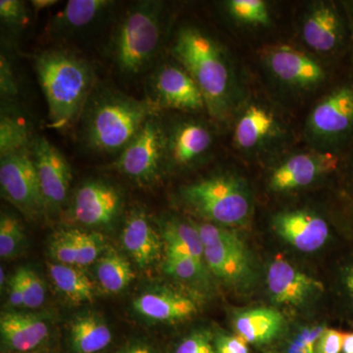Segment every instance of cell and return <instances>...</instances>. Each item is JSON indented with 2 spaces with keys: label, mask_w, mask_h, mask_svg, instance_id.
<instances>
[{
  "label": "cell",
  "mask_w": 353,
  "mask_h": 353,
  "mask_svg": "<svg viewBox=\"0 0 353 353\" xmlns=\"http://www.w3.org/2000/svg\"><path fill=\"white\" fill-rule=\"evenodd\" d=\"M303 34L304 41L312 50L322 53L336 50L345 36L341 14L331 4L316 6L304 22Z\"/></svg>",
  "instance_id": "21"
},
{
  "label": "cell",
  "mask_w": 353,
  "mask_h": 353,
  "mask_svg": "<svg viewBox=\"0 0 353 353\" xmlns=\"http://www.w3.org/2000/svg\"><path fill=\"white\" fill-rule=\"evenodd\" d=\"M227 7L229 12L241 22L267 25L270 21L268 8L262 0H232Z\"/></svg>",
  "instance_id": "33"
},
{
  "label": "cell",
  "mask_w": 353,
  "mask_h": 353,
  "mask_svg": "<svg viewBox=\"0 0 353 353\" xmlns=\"http://www.w3.org/2000/svg\"><path fill=\"white\" fill-rule=\"evenodd\" d=\"M172 54L201 88L206 108L215 117L229 108L231 75L219 44L196 28L185 27L176 34Z\"/></svg>",
  "instance_id": "3"
},
{
  "label": "cell",
  "mask_w": 353,
  "mask_h": 353,
  "mask_svg": "<svg viewBox=\"0 0 353 353\" xmlns=\"http://www.w3.org/2000/svg\"><path fill=\"white\" fill-rule=\"evenodd\" d=\"M285 318L277 309L257 307L239 313L234 319L238 336L248 343L265 345L275 340L284 328Z\"/></svg>",
  "instance_id": "23"
},
{
  "label": "cell",
  "mask_w": 353,
  "mask_h": 353,
  "mask_svg": "<svg viewBox=\"0 0 353 353\" xmlns=\"http://www.w3.org/2000/svg\"><path fill=\"white\" fill-rule=\"evenodd\" d=\"M125 353H152V350L145 345H134Z\"/></svg>",
  "instance_id": "46"
},
{
  "label": "cell",
  "mask_w": 353,
  "mask_h": 353,
  "mask_svg": "<svg viewBox=\"0 0 353 353\" xmlns=\"http://www.w3.org/2000/svg\"><path fill=\"white\" fill-rule=\"evenodd\" d=\"M311 134L326 141H341L353 134V83L330 92L308 119Z\"/></svg>",
  "instance_id": "11"
},
{
  "label": "cell",
  "mask_w": 353,
  "mask_h": 353,
  "mask_svg": "<svg viewBox=\"0 0 353 353\" xmlns=\"http://www.w3.org/2000/svg\"><path fill=\"white\" fill-rule=\"evenodd\" d=\"M264 58L274 76L292 87L312 88L324 80L322 67L305 53L290 46H270L265 50Z\"/></svg>",
  "instance_id": "16"
},
{
  "label": "cell",
  "mask_w": 353,
  "mask_h": 353,
  "mask_svg": "<svg viewBox=\"0 0 353 353\" xmlns=\"http://www.w3.org/2000/svg\"><path fill=\"white\" fill-rule=\"evenodd\" d=\"M340 158L334 153H303L290 157L274 170L269 185L275 192L301 189L319 176L336 170Z\"/></svg>",
  "instance_id": "14"
},
{
  "label": "cell",
  "mask_w": 353,
  "mask_h": 353,
  "mask_svg": "<svg viewBox=\"0 0 353 353\" xmlns=\"http://www.w3.org/2000/svg\"><path fill=\"white\" fill-rule=\"evenodd\" d=\"M112 333L101 318L83 315L71 325V343L77 353H95L108 347Z\"/></svg>",
  "instance_id": "25"
},
{
  "label": "cell",
  "mask_w": 353,
  "mask_h": 353,
  "mask_svg": "<svg viewBox=\"0 0 353 353\" xmlns=\"http://www.w3.org/2000/svg\"><path fill=\"white\" fill-rule=\"evenodd\" d=\"M19 276L23 292H24L25 307L39 308L46 301V288L38 274L28 267H21L16 271Z\"/></svg>",
  "instance_id": "34"
},
{
  "label": "cell",
  "mask_w": 353,
  "mask_h": 353,
  "mask_svg": "<svg viewBox=\"0 0 353 353\" xmlns=\"http://www.w3.org/2000/svg\"><path fill=\"white\" fill-rule=\"evenodd\" d=\"M212 134L208 127L196 121H183L166 129L167 167L185 168L208 154Z\"/></svg>",
  "instance_id": "17"
},
{
  "label": "cell",
  "mask_w": 353,
  "mask_h": 353,
  "mask_svg": "<svg viewBox=\"0 0 353 353\" xmlns=\"http://www.w3.org/2000/svg\"><path fill=\"white\" fill-rule=\"evenodd\" d=\"M34 66L48 102L50 127L60 131L72 126L94 90L92 65L72 51L52 48L36 54Z\"/></svg>",
  "instance_id": "1"
},
{
  "label": "cell",
  "mask_w": 353,
  "mask_h": 353,
  "mask_svg": "<svg viewBox=\"0 0 353 353\" xmlns=\"http://www.w3.org/2000/svg\"><path fill=\"white\" fill-rule=\"evenodd\" d=\"M51 257L59 264L76 266V250L67 230L57 232L50 241Z\"/></svg>",
  "instance_id": "36"
},
{
  "label": "cell",
  "mask_w": 353,
  "mask_h": 353,
  "mask_svg": "<svg viewBox=\"0 0 353 353\" xmlns=\"http://www.w3.org/2000/svg\"><path fill=\"white\" fill-rule=\"evenodd\" d=\"M160 109L148 99L139 101L105 90L88 99L83 114V141L90 150L105 154L120 152Z\"/></svg>",
  "instance_id": "2"
},
{
  "label": "cell",
  "mask_w": 353,
  "mask_h": 353,
  "mask_svg": "<svg viewBox=\"0 0 353 353\" xmlns=\"http://www.w3.org/2000/svg\"><path fill=\"white\" fill-rule=\"evenodd\" d=\"M122 196L113 185L102 180L83 183L74 196L72 213L77 222L88 227H105L117 219Z\"/></svg>",
  "instance_id": "12"
},
{
  "label": "cell",
  "mask_w": 353,
  "mask_h": 353,
  "mask_svg": "<svg viewBox=\"0 0 353 353\" xmlns=\"http://www.w3.org/2000/svg\"><path fill=\"white\" fill-rule=\"evenodd\" d=\"M345 332L326 328L315 345V353H341Z\"/></svg>",
  "instance_id": "39"
},
{
  "label": "cell",
  "mask_w": 353,
  "mask_h": 353,
  "mask_svg": "<svg viewBox=\"0 0 353 353\" xmlns=\"http://www.w3.org/2000/svg\"><path fill=\"white\" fill-rule=\"evenodd\" d=\"M48 333V323L39 315L7 312L0 317L2 343L13 352H26L38 347Z\"/></svg>",
  "instance_id": "20"
},
{
  "label": "cell",
  "mask_w": 353,
  "mask_h": 353,
  "mask_svg": "<svg viewBox=\"0 0 353 353\" xmlns=\"http://www.w3.org/2000/svg\"><path fill=\"white\" fill-rule=\"evenodd\" d=\"M166 248V259L164 262V270L169 275L180 280H194L201 277L204 272L202 262L194 259L189 253Z\"/></svg>",
  "instance_id": "31"
},
{
  "label": "cell",
  "mask_w": 353,
  "mask_h": 353,
  "mask_svg": "<svg viewBox=\"0 0 353 353\" xmlns=\"http://www.w3.org/2000/svg\"><path fill=\"white\" fill-rule=\"evenodd\" d=\"M339 285L348 309L353 313V259L347 260L339 269Z\"/></svg>",
  "instance_id": "40"
},
{
  "label": "cell",
  "mask_w": 353,
  "mask_h": 353,
  "mask_svg": "<svg viewBox=\"0 0 353 353\" xmlns=\"http://www.w3.org/2000/svg\"><path fill=\"white\" fill-rule=\"evenodd\" d=\"M48 272L57 289L74 303H82L94 299V285L90 278L76 268L64 264L48 263Z\"/></svg>",
  "instance_id": "27"
},
{
  "label": "cell",
  "mask_w": 353,
  "mask_h": 353,
  "mask_svg": "<svg viewBox=\"0 0 353 353\" xmlns=\"http://www.w3.org/2000/svg\"><path fill=\"white\" fill-rule=\"evenodd\" d=\"M216 353H250L248 343L240 336L222 334L215 341Z\"/></svg>",
  "instance_id": "41"
},
{
  "label": "cell",
  "mask_w": 353,
  "mask_h": 353,
  "mask_svg": "<svg viewBox=\"0 0 353 353\" xmlns=\"http://www.w3.org/2000/svg\"><path fill=\"white\" fill-rule=\"evenodd\" d=\"M30 123L12 104L2 105L0 115V158L31 150L34 139Z\"/></svg>",
  "instance_id": "24"
},
{
  "label": "cell",
  "mask_w": 353,
  "mask_h": 353,
  "mask_svg": "<svg viewBox=\"0 0 353 353\" xmlns=\"http://www.w3.org/2000/svg\"><path fill=\"white\" fill-rule=\"evenodd\" d=\"M347 15H348V24H350V38H352V51H353V3L350 4V6H348Z\"/></svg>",
  "instance_id": "47"
},
{
  "label": "cell",
  "mask_w": 353,
  "mask_h": 353,
  "mask_svg": "<svg viewBox=\"0 0 353 353\" xmlns=\"http://www.w3.org/2000/svg\"><path fill=\"white\" fill-rule=\"evenodd\" d=\"M0 277H1V280H0V284H1V287H3L4 283H6V272H4L3 268L0 269Z\"/></svg>",
  "instance_id": "48"
},
{
  "label": "cell",
  "mask_w": 353,
  "mask_h": 353,
  "mask_svg": "<svg viewBox=\"0 0 353 353\" xmlns=\"http://www.w3.org/2000/svg\"><path fill=\"white\" fill-rule=\"evenodd\" d=\"M148 92V101L160 110L199 111L206 106L201 88L181 65L158 67L150 78Z\"/></svg>",
  "instance_id": "9"
},
{
  "label": "cell",
  "mask_w": 353,
  "mask_h": 353,
  "mask_svg": "<svg viewBox=\"0 0 353 353\" xmlns=\"http://www.w3.org/2000/svg\"><path fill=\"white\" fill-rule=\"evenodd\" d=\"M8 301L12 307H25L24 292L19 276L16 272L9 281Z\"/></svg>",
  "instance_id": "42"
},
{
  "label": "cell",
  "mask_w": 353,
  "mask_h": 353,
  "mask_svg": "<svg viewBox=\"0 0 353 353\" xmlns=\"http://www.w3.org/2000/svg\"><path fill=\"white\" fill-rule=\"evenodd\" d=\"M97 276L102 289L110 294H118L131 284L134 273L124 256L110 250L97 262Z\"/></svg>",
  "instance_id": "28"
},
{
  "label": "cell",
  "mask_w": 353,
  "mask_h": 353,
  "mask_svg": "<svg viewBox=\"0 0 353 353\" xmlns=\"http://www.w3.org/2000/svg\"><path fill=\"white\" fill-rule=\"evenodd\" d=\"M341 353H353V331L345 332Z\"/></svg>",
  "instance_id": "45"
},
{
  "label": "cell",
  "mask_w": 353,
  "mask_h": 353,
  "mask_svg": "<svg viewBox=\"0 0 353 353\" xmlns=\"http://www.w3.org/2000/svg\"><path fill=\"white\" fill-rule=\"evenodd\" d=\"M175 353H216V350L210 334L197 331L183 339Z\"/></svg>",
  "instance_id": "38"
},
{
  "label": "cell",
  "mask_w": 353,
  "mask_h": 353,
  "mask_svg": "<svg viewBox=\"0 0 353 353\" xmlns=\"http://www.w3.org/2000/svg\"><path fill=\"white\" fill-rule=\"evenodd\" d=\"M267 287L275 303L294 307L305 305L325 292L322 282L282 257H277L269 265Z\"/></svg>",
  "instance_id": "13"
},
{
  "label": "cell",
  "mask_w": 353,
  "mask_h": 353,
  "mask_svg": "<svg viewBox=\"0 0 353 353\" xmlns=\"http://www.w3.org/2000/svg\"><path fill=\"white\" fill-rule=\"evenodd\" d=\"M285 353H310L308 352L307 348L303 347L301 343H299L296 339L292 338L290 341L287 348H285Z\"/></svg>",
  "instance_id": "44"
},
{
  "label": "cell",
  "mask_w": 353,
  "mask_h": 353,
  "mask_svg": "<svg viewBox=\"0 0 353 353\" xmlns=\"http://www.w3.org/2000/svg\"><path fill=\"white\" fill-rule=\"evenodd\" d=\"M161 236L165 248L189 253L204 263L203 243L196 225L176 219L164 221L161 226Z\"/></svg>",
  "instance_id": "29"
},
{
  "label": "cell",
  "mask_w": 353,
  "mask_h": 353,
  "mask_svg": "<svg viewBox=\"0 0 353 353\" xmlns=\"http://www.w3.org/2000/svg\"><path fill=\"white\" fill-rule=\"evenodd\" d=\"M201 234L204 262L223 282L243 288L252 282V257L238 234L220 225L203 223L196 225Z\"/></svg>",
  "instance_id": "6"
},
{
  "label": "cell",
  "mask_w": 353,
  "mask_h": 353,
  "mask_svg": "<svg viewBox=\"0 0 353 353\" xmlns=\"http://www.w3.org/2000/svg\"><path fill=\"white\" fill-rule=\"evenodd\" d=\"M276 121L269 111L252 105L246 109L234 130V141L243 150H250L261 143L275 129Z\"/></svg>",
  "instance_id": "26"
},
{
  "label": "cell",
  "mask_w": 353,
  "mask_h": 353,
  "mask_svg": "<svg viewBox=\"0 0 353 353\" xmlns=\"http://www.w3.org/2000/svg\"><path fill=\"white\" fill-rule=\"evenodd\" d=\"M0 19L9 29L15 31L25 29L30 21L25 2L19 0H1Z\"/></svg>",
  "instance_id": "35"
},
{
  "label": "cell",
  "mask_w": 353,
  "mask_h": 353,
  "mask_svg": "<svg viewBox=\"0 0 353 353\" xmlns=\"http://www.w3.org/2000/svg\"><path fill=\"white\" fill-rule=\"evenodd\" d=\"M166 167V128L158 115L146 121L113 164L116 171L145 185L157 182Z\"/></svg>",
  "instance_id": "7"
},
{
  "label": "cell",
  "mask_w": 353,
  "mask_h": 353,
  "mask_svg": "<svg viewBox=\"0 0 353 353\" xmlns=\"http://www.w3.org/2000/svg\"><path fill=\"white\" fill-rule=\"evenodd\" d=\"M181 197L197 215L220 226L243 224L252 212V197L243 180L233 175L209 176L185 185Z\"/></svg>",
  "instance_id": "5"
},
{
  "label": "cell",
  "mask_w": 353,
  "mask_h": 353,
  "mask_svg": "<svg viewBox=\"0 0 353 353\" xmlns=\"http://www.w3.org/2000/svg\"><path fill=\"white\" fill-rule=\"evenodd\" d=\"M123 245L141 268L157 262L161 255L162 236L153 229L148 215L134 209L129 215L122 234Z\"/></svg>",
  "instance_id": "19"
},
{
  "label": "cell",
  "mask_w": 353,
  "mask_h": 353,
  "mask_svg": "<svg viewBox=\"0 0 353 353\" xmlns=\"http://www.w3.org/2000/svg\"><path fill=\"white\" fill-rule=\"evenodd\" d=\"M32 8L34 12H39L43 9L50 8V7L55 6L58 3L57 0H32L31 1Z\"/></svg>",
  "instance_id": "43"
},
{
  "label": "cell",
  "mask_w": 353,
  "mask_h": 353,
  "mask_svg": "<svg viewBox=\"0 0 353 353\" xmlns=\"http://www.w3.org/2000/svg\"><path fill=\"white\" fill-rule=\"evenodd\" d=\"M350 215H352V222H353V202H352V208H350Z\"/></svg>",
  "instance_id": "49"
},
{
  "label": "cell",
  "mask_w": 353,
  "mask_h": 353,
  "mask_svg": "<svg viewBox=\"0 0 353 353\" xmlns=\"http://www.w3.org/2000/svg\"><path fill=\"white\" fill-rule=\"evenodd\" d=\"M138 314L154 322L172 323L189 319L197 312V306L190 297L168 290L143 292L132 303Z\"/></svg>",
  "instance_id": "18"
},
{
  "label": "cell",
  "mask_w": 353,
  "mask_h": 353,
  "mask_svg": "<svg viewBox=\"0 0 353 353\" xmlns=\"http://www.w3.org/2000/svg\"><path fill=\"white\" fill-rule=\"evenodd\" d=\"M0 94L2 101L6 104H12L19 94L12 64L3 52L0 57Z\"/></svg>",
  "instance_id": "37"
},
{
  "label": "cell",
  "mask_w": 353,
  "mask_h": 353,
  "mask_svg": "<svg viewBox=\"0 0 353 353\" xmlns=\"http://www.w3.org/2000/svg\"><path fill=\"white\" fill-rule=\"evenodd\" d=\"M25 241L24 231L15 216L2 213L0 218V256L12 259Z\"/></svg>",
  "instance_id": "32"
},
{
  "label": "cell",
  "mask_w": 353,
  "mask_h": 353,
  "mask_svg": "<svg viewBox=\"0 0 353 353\" xmlns=\"http://www.w3.org/2000/svg\"><path fill=\"white\" fill-rule=\"evenodd\" d=\"M273 229L297 250L308 253L317 252L326 245L331 234L326 221L304 210L279 213L273 218Z\"/></svg>",
  "instance_id": "15"
},
{
  "label": "cell",
  "mask_w": 353,
  "mask_h": 353,
  "mask_svg": "<svg viewBox=\"0 0 353 353\" xmlns=\"http://www.w3.org/2000/svg\"><path fill=\"white\" fill-rule=\"evenodd\" d=\"M113 4L108 0H70L51 18L48 34L53 38L62 39L82 32L101 19Z\"/></svg>",
  "instance_id": "22"
},
{
  "label": "cell",
  "mask_w": 353,
  "mask_h": 353,
  "mask_svg": "<svg viewBox=\"0 0 353 353\" xmlns=\"http://www.w3.org/2000/svg\"><path fill=\"white\" fill-rule=\"evenodd\" d=\"M164 3L145 0L132 4L111 39V59L120 73L138 76L150 68L163 38Z\"/></svg>",
  "instance_id": "4"
},
{
  "label": "cell",
  "mask_w": 353,
  "mask_h": 353,
  "mask_svg": "<svg viewBox=\"0 0 353 353\" xmlns=\"http://www.w3.org/2000/svg\"><path fill=\"white\" fill-rule=\"evenodd\" d=\"M31 154L46 209L57 210L68 199L71 167L63 153L46 137H34Z\"/></svg>",
  "instance_id": "10"
},
{
  "label": "cell",
  "mask_w": 353,
  "mask_h": 353,
  "mask_svg": "<svg viewBox=\"0 0 353 353\" xmlns=\"http://www.w3.org/2000/svg\"><path fill=\"white\" fill-rule=\"evenodd\" d=\"M76 250V266H88L94 263L103 252V236L94 232L67 230Z\"/></svg>",
  "instance_id": "30"
},
{
  "label": "cell",
  "mask_w": 353,
  "mask_h": 353,
  "mask_svg": "<svg viewBox=\"0 0 353 353\" xmlns=\"http://www.w3.org/2000/svg\"><path fill=\"white\" fill-rule=\"evenodd\" d=\"M0 187L7 201L26 217L36 219L46 210L31 150L0 158Z\"/></svg>",
  "instance_id": "8"
}]
</instances>
